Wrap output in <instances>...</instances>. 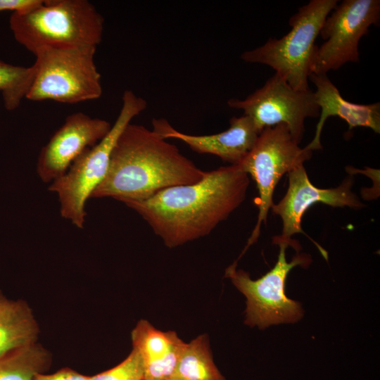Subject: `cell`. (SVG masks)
I'll use <instances>...</instances> for the list:
<instances>
[{
	"mask_svg": "<svg viewBox=\"0 0 380 380\" xmlns=\"http://www.w3.org/2000/svg\"><path fill=\"white\" fill-rule=\"evenodd\" d=\"M250 179L238 165L205 172L198 182L169 187L141 201H124L168 248L208 235L244 201Z\"/></svg>",
	"mask_w": 380,
	"mask_h": 380,
	"instance_id": "6da1fadb",
	"label": "cell"
},
{
	"mask_svg": "<svg viewBox=\"0 0 380 380\" xmlns=\"http://www.w3.org/2000/svg\"><path fill=\"white\" fill-rule=\"evenodd\" d=\"M205 174L157 132L129 123L113 149L105 178L90 198L146 200L165 189L196 183Z\"/></svg>",
	"mask_w": 380,
	"mask_h": 380,
	"instance_id": "7a4b0ae2",
	"label": "cell"
},
{
	"mask_svg": "<svg viewBox=\"0 0 380 380\" xmlns=\"http://www.w3.org/2000/svg\"><path fill=\"white\" fill-rule=\"evenodd\" d=\"M9 26L15 40L34 54L46 48L97 46L104 18L87 0H44L31 11L13 13Z\"/></svg>",
	"mask_w": 380,
	"mask_h": 380,
	"instance_id": "3957f363",
	"label": "cell"
},
{
	"mask_svg": "<svg viewBox=\"0 0 380 380\" xmlns=\"http://www.w3.org/2000/svg\"><path fill=\"white\" fill-rule=\"evenodd\" d=\"M147 106L146 100L131 90L124 91L119 114L108 134L86 149L48 189L57 194L61 216L83 229L87 201L105 178L113 149L123 129Z\"/></svg>",
	"mask_w": 380,
	"mask_h": 380,
	"instance_id": "277c9868",
	"label": "cell"
},
{
	"mask_svg": "<svg viewBox=\"0 0 380 380\" xmlns=\"http://www.w3.org/2000/svg\"><path fill=\"white\" fill-rule=\"evenodd\" d=\"M337 4V0L310 1L291 16V29L286 35L270 38L263 45L243 52L241 58L271 67L295 89H309L315 40L324 20Z\"/></svg>",
	"mask_w": 380,
	"mask_h": 380,
	"instance_id": "5b68a950",
	"label": "cell"
},
{
	"mask_svg": "<svg viewBox=\"0 0 380 380\" xmlns=\"http://www.w3.org/2000/svg\"><path fill=\"white\" fill-rule=\"evenodd\" d=\"M96 48L86 45L37 51L35 75L26 99L76 103L100 98L103 90L94 61Z\"/></svg>",
	"mask_w": 380,
	"mask_h": 380,
	"instance_id": "8992f818",
	"label": "cell"
},
{
	"mask_svg": "<svg viewBox=\"0 0 380 380\" xmlns=\"http://www.w3.org/2000/svg\"><path fill=\"white\" fill-rule=\"evenodd\" d=\"M279 247L274 266L260 278L253 280L249 273L236 270L234 262L225 270V277L231 279L236 288L246 298L245 324L263 329L282 323H294L303 316L301 304L289 298L285 294V282L289 272L294 267H307L310 256L297 253L291 262L286 259V249L289 246L285 241L274 242Z\"/></svg>",
	"mask_w": 380,
	"mask_h": 380,
	"instance_id": "52a82bcc",
	"label": "cell"
},
{
	"mask_svg": "<svg viewBox=\"0 0 380 380\" xmlns=\"http://www.w3.org/2000/svg\"><path fill=\"white\" fill-rule=\"evenodd\" d=\"M285 124L267 127L259 134L246 156L237 165L255 180L259 194L258 215L255 226L240 257L259 237L262 222L266 224L273 205V193L281 177L304 165L312 151L300 148Z\"/></svg>",
	"mask_w": 380,
	"mask_h": 380,
	"instance_id": "ba28073f",
	"label": "cell"
},
{
	"mask_svg": "<svg viewBox=\"0 0 380 380\" xmlns=\"http://www.w3.org/2000/svg\"><path fill=\"white\" fill-rule=\"evenodd\" d=\"M380 21L379 0H344L324 20L319 35L325 42L315 46L310 74L327 75L348 62L359 61L358 44L372 25Z\"/></svg>",
	"mask_w": 380,
	"mask_h": 380,
	"instance_id": "9c48e42d",
	"label": "cell"
},
{
	"mask_svg": "<svg viewBox=\"0 0 380 380\" xmlns=\"http://www.w3.org/2000/svg\"><path fill=\"white\" fill-rule=\"evenodd\" d=\"M227 105L243 110L260 132L267 127L285 124L298 144L305 132V120L319 115L312 90L295 89L276 72L244 99H229Z\"/></svg>",
	"mask_w": 380,
	"mask_h": 380,
	"instance_id": "30bf717a",
	"label": "cell"
},
{
	"mask_svg": "<svg viewBox=\"0 0 380 380\" xmlns=\"http://www.w3.org/2000/svg\"><path fill=\"white\" fill-rule=\"evenodd\" d=\"M289 186L285 196L271 209L282 221V232L274 237L273 242L285 241L296 251L298 243L293 242L291 236L301 233L310 239L302 229L301 220L305 211L313 204L322 203L332 207H350L360 208L365 206L351 191L353 181L348 178L336 188L320 189L310 181L304 165H300L288 173ZM322 256L327 260V252L310 239Z\"/></svg>",
	"mask_w": 380,
	"mask_h": 380,
	"instance_id": "8fae6325",
	"label": "cell"
},
{
	"mask_svg": "<svg viewBox=\"0 0 380 380\" xmlns=\"http://www.w3.org/2000/svg\"><path fill=\"white\" fill-rule=\"evenodd\" d=\"M111 126L107 120L82 112L69 115L41 149L37 163L41 180L51 183L63 176L86 149L108 134Z\"/></svg>",
	"mask_w": 380,
	"mask_h": 380,
	"instance_id": "7c38bea8",
	"label": "cell"
},
{
	"mask_svg": "<svg viewBox=\"0 0 380 380\" xmlns=\"http://www.w3.org/2000/svg\"><path fill=\"white\" fill-rule=\"evenodd\" d=\"M152 125L153 130L163 138L180 140L192 151L216 156L231 165H237L242 161L260 133L253 120L245 115L232 117L227 130L208 135L181 132L163 118L153 119Z\"/></svg>",
	"mask_w": 380,
	"mask_h": 380,
	"instance_id": "4fadbf2b",
	"label": "cell"
},
{
	"mask_svg": "<svg viewBox=\"0 0 380 380\" xmlns=\"http://www.w3.org/2000/svg\"><path fill=\"white\" fill-rule=\"evenodd\" d=\"M315 85V101L319 108V119L316 125L312 141L305 147L311 151L322 149L321 134L327 119L337 116L345 120L349 129L357 127H368L375 133H380V103L357 104L342 97L338 88L327 75L310 74Z\"/></svg>",
	"mask_w": 380,
	"mask_h": 380,
	"instance_id": "5bb4252c",
	"label": "cell"
},
{
	"mask_svg": "<svg viewBox=\"0 0 380 380\" xmlns=\"http://www.w3.org/2000/svg\"><path fill=\"white\" fill-rule=\"evenodd\" d=\"M144 363L143 380H170L186 346L174 331H163L141 319L131 334Z\"/></svg>",
	"mask_w": 380,
	"mask_h": 380,
	"instance_id": "9a60e30c",
	"label": "cell"
},
{
	"mask_svg": "<svg viewBox=\"0 0 380 380\" xmlns=\"http://www.w3.org/2000/svg\"><path fill=\"white\" fill-rule=\"evenodd\" d=\"M39 326L29 305L0 291V356L37 342Z\"/></svg>",
	"mask_w": 380,
	"mask_h": 380,
	"instance_id": "2e32d148",
	"label": "cell"
},
{
	"mask_svg": "<svg viewBox=\"0 0 380 380\" xmlns=\"http://www.w3.org/2000/svg\"><path fill=\"white\" fill-rule=\"evenodd\" d=\"M51 363L50 353L37 342L0 356V380H34Z\"/></svg>",
	"mask_w": 380,
	"mask_h": 380,
	"instance_id": "e0dca14e",
	"label": "cell"
},
{
	"mask_svg": "<svg viewBox=\"0 0 380 380\" xmlns=\"http://www.w3.org/2000/svg\"><path fill=\"white\" fill-rule=\"evenodd\" d=\"M170 380H226L214 363L206 334L186 343Z\"/></svg>",
	"mask_w": 380,
	"mask_h": 380,
	"instance_id": "ac0fdd59",
	"label": "cell"
},
{
	"mask_svg": "<svg viewBox=\"0 0 380 380\" xmlns=\"http://www.w3.org/2000/svg\"><path fill=\"white\" fill-rule=\"evenodd\" d=\"M35 75L34 65H14L0 60V91L7 110L18 108L26 99Z\"/></svg>",
	"mask_w": 380,
	"mask_h": 380,
	"instance_id": "d6986e66",
	"label": "cell"
},
{
	"mask_svg": "<svg viewBox=\"0 0 380 380\" xmlns=\"http://www.w3.org/2000/svg\"><path fill=\"white\" fill-rule=\"evenodd\" d=\"M144 363L137 349L114 367L89 376V380H143Z\"/></svg>",
	"mask_w": 380,
	"mask_h": 380,
	"instance_id": "ffe728a7",
	"label": "cell"
},
{
	"mask_svg": "<svg viewBox=\"0 0 380 380\" xmlns=\"http://www.w3.org/2000/svg\"><path fill=\"white\" fill-rule=\"evenodd\" d=\"M44 0H0V12L12 11L13 13H23L40 6Z\"/></svg>",
	"mask_w": 380,
	"mask_h": 380,
	"instance_id": "44dd1931",
	"label": "cell"
},
{
	"mask_svg": "<svg viewBox=\"0 0 380 380\" xmlns=\"http://www.w3.org/2000/svg\"><path fill=\"white\" fill-rule=\"evenodd\" d=\"M34 380H89V376L64 367L53 374H37Z\"/></svg>",
	"mask_w": 380,
	"mask_h": 380,
	"instance_id": "7402d4cb",
	"label": "cell"
}]
</instances>
